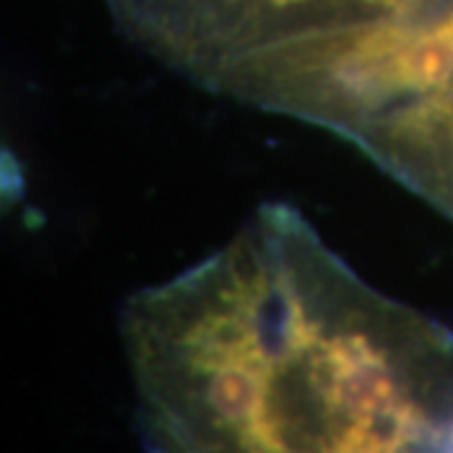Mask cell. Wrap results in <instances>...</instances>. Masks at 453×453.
<instances>
[{
    "label": "cell",
    "instance_id": "2",
    "mask_svg": "<svg viewBox=\"0 0 453 453\" xmlns=\"http://www.w3.org/2000/svg\"><path fill=\"white\" fill-rule=\"evenodd\" d=\"M342 139L453 219V86L393 101Z\"/></svg>",
    "mask_w": 453,
    "mask_h": 453
},
{
    "label": "cell",
    "instance_id": "1",
    "mask_svg": "<svg viewBox=\"0 0 453 453\" xmlns=\"http://www.w3.org/2000/svg\"><path fill=\"white\" fill-rule=\"evenodd\" d=\"M121 338L146 453H453V333L288 204L131 295Z\"/></svg>",
    "mask_w": 453,
    "mask_h": 453
}]
</instances>
